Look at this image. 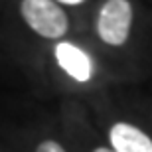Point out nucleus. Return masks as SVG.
I'll use <instances>...</instances> for the list:
<instances>
[{"label":"nucleus","mask_w":152,"mask_h":152,"mask_svg":"<svg viewBox=\"0 0 152 152\" xmlns=\"http://www.w3.org/2000/svg\"><path fill=\"white\" fill-rule=\"evenodd\" d=\"M132 6L129 0H107L97 18L99 38L109 45H123L130 34Z\"/></svg>","instance_id":"f03ea898"},{"label":"nucleus","mask_w":152,"mask_h":152,"mask_svg":"<svg viewBox=\"0 0 152 152\" xmlns=\"http://www.w3.org/2000/svg\"><path fill=\"white\" fill-rule=\"evenodd\" d=\"M113 152H152V140L140 129L129 123H117L109 132Z\"/></svg>","instance_id":"20e7f679"},{"label":"nucleus","mask_w":152,"mask_h":152,"mask_svg":"<svg viewBox=\"0 0 152 152\" xmlns=\"http://www.w3.org/2000/svg\"><path fill=\"white\" fill-rule=\"evenodd\" d=\"M53 2H61V4H69V6H77V4H83L85 0H53Z\"/></svg>","instance_id":"423d86ee"},{"label":"nucleus","mask_w":152,"mask_h":152,"mask_svg":"<svg viewBox=\"0 0 152 152\" xmlns=\"http://www.w3.org/2000/svg\"><path fill=\"white\" fill-rule=\"evenodd\" d=\"M20 12L26 24L44 38L57 39L67 32V16L53 0H22Z\"/></svg>","instance_id":"f257e3e1"},{"label":"nucleus","mask_w":152,"mask_h":152,"mask_svg":"<svg viewBox=\"0 0 152 152\" xmlns=\"http://www.w3.org/2000/svg\"><path fill=\"white\" fill-rule=\"evenodd\" d=\"M93 152H113L111 148H97V150H93Z\"/></svg>","instance_id":"0eeeda50"},{"label":"nucleus","mask_w":152,"mask_h":152,"mask_svg":"<svg viewBox=\"0 0 152 152\" xmlns=\"http://www.w3.org/2000/svg\"><path fill=\"white\" fill-rule=\"evenodd\" d=\"M56 59L59 67L67 75H71L77 81H87L93 73V65H91V57L83 50H79L77 45L61 42L56 45Z\"/></svg>","instance_id":"7ed1b4c3"},{"label":"nucleus","mask_w":152,"mask_h":152,"mask_svg":"<svg viewBox=\"0 0 152 152\" xmlns=\"http://www.w3.org/2000/svg\"><path fill=\"white\" fill-rule=\"evenodd\" d=\"M36 152H65V150H63L61 144H57L56 140H44L38 146V150H36Z\"/></svg>","instance_id":"39448f33"}]
</instances>
